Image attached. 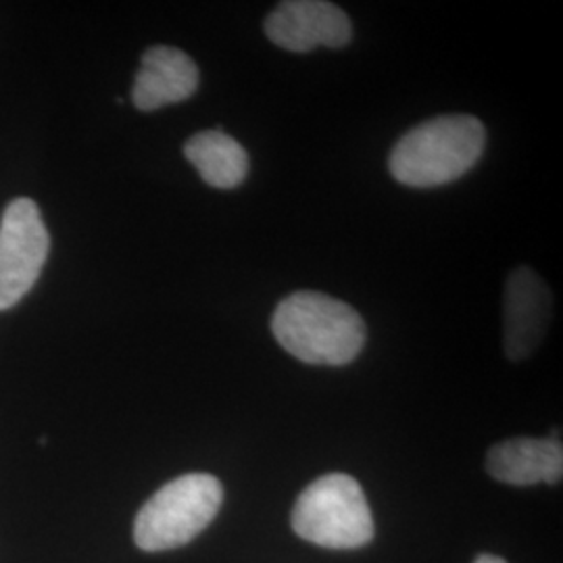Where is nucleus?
Segmentation results:
<instances>
[{
    "mask_svg": "<svg viewBox=\"0 0 563 563\" xmlns=\"http://www.w3.org/2000/svg\"><path fill=\"white\" fill-rule=\"evenodd\" d=\"M282 349L309 365H346L362 353L367 328L346 302L325 292L299 290L282 299L272 316Z\"/></svg>",
    "mask_w": 563,
    "mask_h": 563,
    "instance_id": "1",
    "label": "nucleus"
},
{
    "mask_svg": "<svg viewBox=\"0 0 563 563\" xmlns=\"http://www.w3.org/2000/svg\"><path fill=\"white\" fill-rule=\"evenodd\" d=\"M486 130L472 115H441L409 130L395 144L388 167L411 188H434L460 180L483 157Z\"/></svg>",
    "mask_w": 563,
    "mask_h": 563,
    "instance_id": "2",
    "label": "nucleus"
},
{
    "mask_svg": "<svg viewBox=\"0 0 563 563\" xmlns=\"http://www.w3.org/2000/svg\"><path fill=\"white\" fill-rule=\"evenodd\" d=\"M223 504V486L211 474H184L142 505L134 541L142 551L178 549L213 522Z\"/></svg>",
    "mask_w": 563,
    "mask_h": 563,
    "instance_id": "3",
    "label": "nucleus"
},
{
    "mask_svg": "<svg viewBox=\"0 0 563 563\" xmlns=\"http://www.w3.org/2000/svg\"><path fill=\"white\" fill-rule=\"evenodd\" d=\"M292 530L325 549H360L374 539V518L362 484L325 474L309 484L292 509Z\"/></svg>",
    "mask_w": 563,
    "mask_h": 563,
    "instance_id": "4",
    "label": "nucleus"
},
{
    "mask_svg": "<svg viewBox=\"0 0 563 563\" xmlns=\"http://www.w3.org/2000/svg\"><path fill=\"white\" fill-rule=\"evenodd\" d=\"M51 251L41 209L32 199L9 202L0 220V311L34 288Z\"/></svg>",
    "mask_w": 563,
    "mask_h": 563,
    "instance_id": "5",
    "label": "nucleus"
},
{
    "mask_svg": "<svg viewBox=\"0 0 563 563\" xmlns=\"http://www.w3.org/2000/svg\"><path fill=\"white\" fill-rule=\"evenodd\" d=\"M553 318V292L528 265L516 267L505 282L504 351L509 362L528 360L543 342Z\"/></svg>",
    "mask_w": 563,
    "mask_h": 563,
    "instance_id": "6",
    "label": "nucleus"
},
{
    "mask_svg": "<svg viewBox=\"0 0 563 563\" xmlns=\"http://www.w3.org/2000/svg\"><path fill=\"white\" fill-rule=\"evenodd\" d=\"M272 44L290 53L318 46L342 48L353 38V25L341 7L323 0H286L263 23Z\"/></svg>",
    "mask_w": 563,
    "mask_h": 563,
    "instance_id": "7",
    "label": "nucleus"
},
{
    "mask_svg": "<svg viewBox=\"0 0 563 563\" xmlns=\"http://www.w3.org/2000/svg\"><path fill=\"white\" fill-rule=\"evenodd\" d=\"M201 81L197 63L180 48L151 46L142 55V65L132 88V101L144 113L165 104L190 99Z\"/></svg>",
    "mask_w": 563,
    "mask_h": 563,
    "instance_id": "8",
    "label": "nucleus"
},
{
    "mask_svg": "<svg viewBox=\"0 0 563 563\" xmlns=\"http://www.w3.org/2000/svg\"><path fill=\"white\" fill-rule=\"evenodd\" d=\"M486 472L497 483L511 486L560 484L563 476V446L560 439H509L497 443L486 455Z\"/></svg>",
    "mask_w": 563,
    "mask_h": 563,
    "instance_id": "9",
    "label": "nucleus"
},
{
    "mask_svg": "<svg viewBox=\"0 0 563 563\" xmlns=\"http://www.w3.org/2000/svg\"><path fill=\"white\" fill-rule=\"evenodd\" d=\"M184 155L197 167L202 181L218 190H234L249 176L246 151L222 130L195 134L184 144Z\"/></svg>",
    "mask_w": 563,
    "mask_h": 563,
    "instance_id": "10",
    "label": "nucleus"
},
{
    "mask_svg": "<svg viewBox=\"0 0 563 563\" xmlns=\"http://www.w3.org/2000/svg\"><path fill=\"white\" fill-rule=\"evenodd\" d=\"M474 563H507L501 558H497V555H490V553H484V555H478L476 558V562Z\"/></svg>",
    "mask_w": 563,
    "mask_h": 563,
    "instance_id": "11",
    "label": "nucleus"
}]
</instances>
